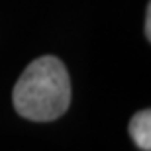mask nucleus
Segmentation results:
<instances>
[{
  "label": "nucleus",
  "instance_id": "nucleus-1",
  "mask_svg": "<svg viewBox=\"0 0 151 151\" xmlns=\"http://www.w3.org/2000/svg\"><path fill=\"white\" fill-rule=\"evenodd\" d=\"M14 110L32 122H51L69 110L71 81L61 59L43 55L32 61L14 84Z\"/></svg>",
  "mask_w": 151,
  "mask_h": 151
},
{
  "label": "nucleus",
  "instance_id": "nucleus-2",
  "mask_svg": "<svg viewBox=\"0 0 151 151\" xmlns=\"http://www.w3.org/2000/svg\"><path fill=\"white\" fill-rule=\"evenodd\" d=\"M129 135L141 151H151V110L137 112L129 122Z\"/></svg>",
  "mask_w": 151,
  "mask_h": 151
},
{
  "label": "nucleus",
  "instance_id": "nucleus-3",
  "mask_svg": "<svg viewBox=\"0 0 151 151\" xmlns=\"http://www.w3.org/2000/svg\"><path fill=\"white\" fill-rule=\"evenodd\" d=\"M145 37L147 41L151 39V4H147V14H145Z\"/></svg>",
  "mask_w": 151,
  "mask_h": 151
}]
</instances>
